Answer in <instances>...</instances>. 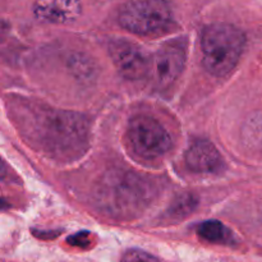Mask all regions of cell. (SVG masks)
I'll return each mask as SVG.
<instances>
[{
	"instance_id": "cell-1",
	"label": "cell",
	"mask_w": 262,
	"mask_h": 262,
	"mask_svg": "<svg viewBox=\"0 0 262 262\" xmlns=\"http://www.w3.org/2000/svg\"><path fill=\"white\" fill-rule=\"evenodd\" d=\"M245 46L246 36L241 28L229 23L206 26L201 38L202 64L212 76H228L239 61Z\"/></svg>"
},
{
	"instance_id": "cell-2",
	"label": "cell",
	"mask_w": 262,
	"mask_h": 262,
	"mask_svg": "<svg viewBox=\"0 0 262 262\" xmlns=\"http://www.w3.org/2000/svg\"><path fill=\"white\" fill-rule=\"evenodd\" d=\"M119 25L138 36H158L173 25V12L166 0H130L118 14Z\"/></svg>"
},
{
	"instance_id": "cell-3",
	"label": "cell",
	"mask_w": 262,
	"mask_h": 262,
	"mask_svg": "<svg viewBox=\"0 0 262 262\" xmlns=\"http://www.w3.org/2000/svg\"><path fill=\"white\" fill-rule=\"evenodd\" d=\"M127 137L135 154L143 159H158L171 147L168 130L148 115H137L130 120Z\"/></svg>"
},
{
	"instance_id": "cell-4",
	"label": "cell",
	"mask_w": 262,
	"mask_h": 262,
	"mask_svg": "<svg viewBox=\"0 0 262 262\" xmlns=\"http://www.w3.org/2000/svg\"><path fill=\"white\" fill-rule=\"evenodd\" d=\"M186 64V50L178 42H169L161 46L150 61L148 76L154 84L160 89L170 86L182 74Z\"/></svg>"
},
{
	"instance_id": "cell-5",
	"label": "cell",
	"mask_w": 262,
	"mask_h": 262,
	"mask_svg": "<svg viewBox=\"0 0 262 262\" xmlns=\"http://www.w3.org/2000/svg\"><path fill=\"white\" fill-rule=\"evenodd\" d=\"M109 53L118 71L125 78L140 79L148 76L151 56L136 43L127 40H113Z\"/></svg>"
},
{
	"instance_id": "cell-6",
	"label": "cell",
	"mask_w": 262,
	"mask_h": 262,
	"mask_svg": "<svg viewBox=\"0 0 262 262\" xmlns=\"http://www.w3.org/2000/svg\"><path fill=\"white\" fill-rule=\"evenodd\" d=\"M186 165L194 173L216 174L225 169L224 159L210 141H194L186 152Z\"/></svg>"
},
{
	"instance_id": "cell-7",
	"label": "cell",
	"mask_w": 262,
	"mask_h": 262,
	"mask_svg": "<svg viewBox=\"0 0 262 262\" xmlns=\"http://www.w3.org/2000/svg\"><path fill=\"white\" fill-rule=\"evenodd\" d=\"M32 12L42 22L67 25L81 15L82 4L79 0H35Z\"/></svg>"
},
{
	"instance_id": "cell-8",
	"label": "cell",
	"mask_w": 262,
	"mask_h": 262,
	"mask_svg": "<svg viewBox=\"0 0 262 262\" xmlns=\"http://www.w3.org/2000/svg\"><path fill=\"white\" fill-rule=\"evenodd\" d=\"M197 234L202 239L211 243L228 245V243L233 242L232 232L219 220H207V222L201 223L197 227Z\"/></svg>"
},
{
	"instance_id": "cell-9",
	"label": "cell",
	"mask_w": 262,
	"mask_h": 262,
	"mask_svg": "<svg viewBox=\"0 0 262 262\" xmlns=\"http://www.w3.org/2000/svg\"><path fill=\"white\" fill-rule=\"evenodd\" d=\"M196 206V202H194L193 197L191 196H183L181 200H178L177 202H174L171 209L169 210L171 217H184L188 214H191L192 210Z\"/></svg>"
},
{
	"instance_id": "cell-10",
	"label": "cell",
	"mask_w": 262,
	"mask_h": 262,
	"mask_svg": "<svg viewBox=\"0 0 262 262\" xmlns=\"http://www.w3.org/2000/svg\"><path fill=\"white\" fill-rule=\"evenodd\" d=\"M122 262H160L158 257L138 248H129L122 256Z\"/></svg>"
},
{
	"instance_id": "cell-11",
	"label": "cell",
	"mask_w": 262,
	"mask_h": 262,
	"mask_svg": "<svg viewBox=\"0 0 262 262\" xmlns=\"http://www.w3.org/2000/svg\"><path fill=\"white\" fill-rule=\"evenodd\" d=\"M67 242L71 246L79 248H86L91 246V234L89 232H78L77 234L71 235V237L67 239Z\"/></svg>"
},
{
	"instance_id": "cell-12",
	"label": "cell",
	"mask_w": 262,
	"mask_h": 262,
	"mask_svg": "<svg viewBox=\"0 0 262 262\" xmlns=\"http://www.w3.org/2000/svg\"><path fill=\"white\" fill-rule=\"evenodd\" d=\"M33 234L41 239H54L60 234V230H56V232H36V230H33Z\"/></svg>"
},
{
	"instance_id": "cell-13",
	"label": "cell",
	"mask_w": 262,
	"mask_h": 262,
	"mask_svg": "<svg viewBox=\"0 0 262 262\" xmlns=\"http://www.w3.org/2000/svg\"><path fill=\"white\" fill-rule=\"evenodd\" d=\"M261 122H257L258 124H257V127H256V124H255V130H253V136H255L256 137V140L258 141V143H260V145L262 146V119H260Z\"/></svg>"
}]
</instances>
